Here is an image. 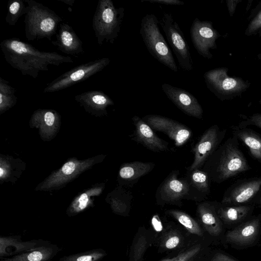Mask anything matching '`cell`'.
Wrapping results in <instances>:
<instances>
[{"label":"cell","instance_id":"cell-1","mask_svg":"<svg viewBox=\"0 0 261 261\" xmlns=\"http://www.w3.org/2000/svg\"><path fill=\"white\" fill-rule=\"evenodd\" d=\"M0 48L6 62L23 75L36 79L40 71H48V66L73 63L72 59L56 52L38 50L31 44L17 38L3 40Z\"/></svg>","mask_w":261,"mask_h":261},{"label":"cell","instance_id":"cell-2","mask_svg":"<svg viewBox=\"0 0 261 261\" xmlns=\"http://www.w3.org/2000/svg\"><path fill=\"white\" fill-rule=\"evenodd\" d=\"M234 135L221 143L202 169L211 180L220 184L251 169Z\"/></svg>","mask_w":261,"mask_h":261},{"label":"cell","instance_id":"cell-3","mask_svg":"<svg viewBox=\"0 0 261 261\" xmlns=\"http://www.w3.org/2000/svg\"><path fill=\"white\" fill-rule=\"evenodd\" d=\"M24 1L27 4L24 19L26 38L29 41L46 38L51 41L62 18L41 3L34 0Z\"/></svg>","mask_w":261,"mask_h":261},{"label":"cell","instance_id":"cell-4","mask_svg":"<svg viewBox=\"0 0 261 261\" xmlns=\"http://www.w3.org/2000/svg\"><path fill=\"white\" fill-rule=\"evenodd\" d=\"M125 9L116 8L111 0H99L93 17L92 28L97 42L113 44L118 37Z\"/></svg>","mask_w":261,"mask_h":261},{"label":"cell","instance_id":"cell-5","mask_svg":"<svg viewBox=\"0 0 261 261\" xmlns=\"http://www.w3.org/2000/svg\"><path fill=\"white\" fill-rule=\"evenodd\" d=\"M159 24V20L154 14H147L141 19L140 34L151 56L172 71L177 72L178 67Z\"/></svg>","mask_w":261,"mask_h":261},{"label":"cell","instance_id":"cell-6","mask_svg":"<svg viewBox=\"0 0 261 261\" xmlns=\"http://www.w3.org/2000/svg\"><path fill=\"white\" fill-rule=\"evenodd\" d=\"M228 70L227 67H219L208 70L203 75L207 88L222 101L240 97L251 85L248 80L229 76Z\"/></svg>","mask_w":261,"mask_h":261},{"label":"cell","instance_id":"cell-7","mask_svg":"<svg viewBox=\"0 0 261 261\" xmlns=\"http://www.w3.org/2000/svg\"><path fill=\"white\" fill-rule=\"evenodd\" d=\"M110 63V59L104 57L77 66L48 83L43 92L59 91L84 81L102 70Z\"/></svg>","mask_w":261,"mask_h":261},{"label":"cell","instance_id":"cell-8","mask_svg":"<svg viewBox=\"0 0 261 261\" xmlns=\"http://www.w3.org/2000/svg\"><path fill=\"white\" fill-rule=\"evenodd\" d=\"M159 24L166 35L180 68L188 71L192 70L193 64L189 46L172 14L164 12L159 20Z\"/></svg>","mask_w":261,"mask_h":261},{"label":"cell","instance_id":"cell-9","mask_svg":"<svg viewBox=\"0 0 261 261\" xmlns=\"http://www.w3.org/2000/svg\"><path fill=\"white\" fill-rule=\"evenodd\" d=\"M178 170H173L160 184L155 192L156 203L180 206L183 199L191 200L190 187L186 178L179 177Z\"/></svg>","mask_w":261,"mask_h":261},{"label":"cell","instance_id":"cell-10","mask_svg":"<svg viewBox=\"0 0 261 261\" xmlns=\"http://www.w3.org/2000/svg\"><path fill=\"white\" fill-rule=\"evenodd\" d=\"M226 133V129H221L217 124L207 128L192 149L194 160L191 165L186 168L187 171L202 168L209 157L221 144Z\"/></svg>","mask_w":261,"mask_h":261},{"label":"cell","instance_id":"cell-11","mask_svg":"<svg viewBox=\"0 0 261 261\" xmlns=\"http://www.w3.org/2000/svg\"><path fill=\"white\" fill-rule=\"evenodd\" d=\"M190 36L195 49L202 57L211 59L213 57L211 50L217 48V40L221 36L212 22L195 18L190 28Z\"/></svg>","mask_w":261,"mask_h":261},{"label":"cell","instance_id":"cell-12","mask_svg":"<svg viewBox=\"0 0 261 261\" xmlns=\"http://www.w3.org/2000/svg\"><path fill=\"white\" fill-rule=\"evenodd\" d=\"M142 118L152 129L167 135L174 141L176 146L184 145L191 138V129L172 119L155 114L147 115Z\"/></svg>","mask_w":261,"mask_h":261},{"label":"cell","instance_id":"cell-13","mask_svg":"<svg viewBox=\"0 0 261 261\" xmlns=\"http://www.w3.org/2000/svg\"><path fill=\"white\" fill-rule=\"evenodd\" d=\"M162 89L168 98L185 114L202 119L203 111L197 98L187 91L164 83Z\"/></svg>","mask_w":261,"mask_h":261},{"label":"cell","instance_id":"cell-14","mask_svg":"<svg viewBox=\"0 0 261 261\" xmlns=\"http://www.w3.org/2000/svg\"><path fill=\"white\" fill-rule=\"evenodd\" d=\"M132 120L135 127L130 136L133 140L153 152H159L169 150L168 143L159 138L142 118L135 115L132 118Z\"/></svg>","mask_w":261,"mask_h":261},{"label":"cell","instance_id":"cell-15","mask_svg":"<svg viewBox=\"0 0 261 261\" xmlns=\"http://www.w3.org/2000/svg\"><path fill=\"white\" fill-rule=\"evenodd\" d=\"M261 188V178H254L236 183L224 193L222 203L239 205L252 199Z\"/></svg>","mask_w":261,"mask_h":261},{"label":"cell","instance_id":"cell-16","mask_svg":"<svg viewBox=\"0 0 261 261\" xmlns=\"http://www.w3.org/2000/svg\"><path fill=\"white\" fill-rule=\"evenodd\" d=\"M94 161V160L89 159L84 161L67 162L60 170L46 179L41 185L40 189L47 190L66 183L77 174L88 168Z\"/></svg>","mask_w":261,"mask_h":261},{"label":"cell","instance_id":"cell-17","mask_svg":"<svg viewBox=\"0 0 261 261\" xmlns=\"http://www.w3.org/2000/svg\"><path fill=\"white\" fill-rule=\"evenodd\" d=\"M51 43L62 53L77 57L84 53L83 43L72 27L62 22L56 34V40Z\"/></svg>","mask_w":261,"mask_h":261},{"label":"cell","instance_id":"cell-18","mask_svg":"<svg viewBox=\"0 0 261 261\" xmlns=\"http://www.w3.org/2000/svg\"><path fill=\"white\" fill-rule=\"evenodd\" d=\"M74 99L86 111L98 116L107 114V108L114 105L113 100L100 90H91L77 94Z\"/></svg>","mask_w":261,"mask_h":261},{"label":"cell","instance_id":"cell-19","mask_svg":"<svg viewBox=\"0 0 261 261\" xmlns=\"http://www.w3.org/2000/svg\"><path fill=\"white\" fill-rule=\"evenodd\" d=\"M49 243L42 240L23 241L20 236L1 237L0 257L15 255Z\"/></svg>","mask_w":261,"mask_h":261},{"label":"cell","instance_id":"cell-20","mask_svg":"<svg viewBox=\"0 0 261 261\" xmlns=\"http://www.w3.org/2000/svg\"><path fill=\"white\" fill-rule=\"evenodd\" d=\"M152 162L133 161L121 165L118 174V180L120 186L132 187L139 179L150 173L154 168Z\"/></svg>","mask_w":261,"mask_h":261},{"label":"cell","instance_id":"cell-21","mask_svg":"<svg viewBox=\"0 0 261 261\" xmlns=\"http://www.w3.org/2000/svg\"><path fill=\"white\" fill-rule=\"evenodd\" d=\"M185 177L190 187L191 200L200 201L210 194L211 180L205 171L200 169L187 171Z\"/></svg>","mask_w":261,"mask_h":261},{"label":"cell","instance_id":"cell-22","mask_svg":"<svg viewBox=\"0 0 261 261\" xmlns=\"http://www.w3.org/2000/svg\"><path fill=\"white\" fill-rule=\"evenodd\" d=\"M62 250L51 243L15 255L1 258L0 261H50Z\"/></svg>","mask_w":261,"mask_h":261},{"label":"cell","instance_id":"cell-23","mask_svg":"<svg viewBox=\"0 0 261 261\" xmlns=\"http://www.w3.org/2000/svg\"><path fill=\"white\" fill-rule=\"evenodd\" d=\"M197 214L206 230L212 236L219 235L222 230L221 223L212 202L198 203Z\"/></svg>","mask_w":261,"mask_h":261},{"label":"cell","instance_id":"cell-24","mask_svg":"<svg viewBox=\"0 0 261 261\" xmlns=\"http://www.w3.org/2000/svg\"><path fill=\"white\" fill-rule=\"evenodd\" d=\"M232 134L249 149L255 159L261 162V137L254 130L247 127H232Z\"/></svg>","mask_w":261,"mask_h":261},{"label":"cell","instance_id":"cell-25","mask_svg":"<svg viewBox=\"0 0 261 261\" xmlns=\"http://www.w3.org/2000/svg\"><path fill=\"white\" fill-rule=\"evenodd\" d=\"M258 228V220H252L228 231L226 234V238L228 241L233 243L240 244H247L255 238Z\"/></svg>","mask_w":261,"mask_h":261},{"label":"cell","instance_id":"cell-26","mask_svg":"<svg viewBox=\"0 0 261 261\" xmlns=\"http://www.w3.org/2000/svg\"><path fill=\"white\" fill-rule=\"evenodd\" d=\"M110 198L112 209L115 213L121 215L128 214L133 198L132 192L120 185L112 192Z\"/></svg>","mask_w":261,"mask_h":261},{"label":"cell","instance_id":"cell-27","mask_svg":"<svg viewBox=\"0 0 261 261\" xmlns=\"http://www.w3.org/2000/svg\"><path fill=\"white\" fill-rule=\"evenodd\" d=\"M16 89L10 85L9 81L0 77V112L4 113L14 106L17 102L15 95Z\"/></svg>","mask_w":261,"mask_h":261},{"label":"cell","instance_id":"cell-28","mask_svg":"<svg viewBox=\"0 0 261 261\" xmlns=\"http://www.w3.org/2000/svg\"><path fill=\"white\" fill-rule=\"evenodd\" d=\"M166 213L176 219L190 233L199 236L203 235L202 231L196 221L186 213L178 210H168Z\"/></svg>","mask_w":261,"mask_h":261},{"label":"cell","instance_id":"cell-29","mask_svg":"<svg viewBox=\"0 0 261 261\" xmlns=\"http://www.w3.org/2000/svg\"><path fill=\"white\" fill-rule=\"evenodd\" d=\"M250 209V207L247 205H233L219 208L217 214L223 220L227 222H234L246 217Z\"/></svg>","mask_w":261,"mask_h":261},{"label":"cell","instance_id":"cell-30","mask_svg":"<svg viewBox=\"0 0 261 261\" xmlns=\"http://www.w3.org/2000/svg\"><path fill=\"white\" fill-rule=\"evenodd\" d=\"M106 255L105 250L96 248L64 256L60 258L59 261H101Z\"/></svg>","mask_w":261,"mask_h":261},{"label":"cell","instance_id":"cell-31","mask_svg":"<svg viewBox=\"0 0 261 261\" xmlns=\"http://www.w3.org/2000/svg\"><path fill=\"white\" fill-rule=\"evenodd\" d=\"M22 0H10L7 4L5 21L9 25H14L23 15L26 14L27 6Z\"/></svg>","mask_w":261,"mask_h":261},{"label":"cell","instance_id":"cell-32","mask_svg":"<svg viewBox=\"0 0 261 261\" xmlns=\"http://www.w3.org/2000/svg\"><path fill=\"white\" fill-rule=\"evenodd\" d=\"M101 188H97L95 190L89 191L81 195L72 203L67 210L69 216H74L85 210L91 202L90 198L94 195H98L101 193Z\"/></svg>","mask_w":261,"mask_h":261},{"label":"cell","instance_id":"cell-33","mask_svg":"<svg viewBox=\"0 0 261 261\" xmlns=\"http://www.w3.org/2000/svg\"><path fill=\"white\" fill-rule=\"evenodd\" d=\"M261 30V8L255 15L250 20L245 31L247 36L255 35Z\"/></svg>","mask_w":261,"mask_h":261},{"label":"cell","instance_id":"cell-34","mask_svg":"<svg viewBox=\"0 0 261 261\" xmlns=\"http://www.w3.org/2000/svg\"><path fill=\"white\" fill-rule=\"evenodd\" d=\"M147 247V240L144 237H140L136 242L133 252L135 260L139 261L143 256Z\"/></svg>","mask_w":261,"mask_h":261},{"label":"cell","instance_id":"cell-35","mask_svg":"<svg viewBox=\"0 0 261 261\" xmlns=\"http://www.w3.org/2000/svg\"><path fill=\"white\" fill-rule=\"evenodd\" d=\"M200 250V246L193 247L174 257L172 261H193Z\"/></svg>","mask_w":261,"mask_h":261},{"label":"cell","instance_id":"cell-36","mask_svg":"<svg viewBox=\"0 0 261 261\" xmlns=\"http://www.w3.org/2000/svg\"><path fill=\"white\" fill-rule=\"evenodd\" d=\"M181 243V238L177 233L172 232L168 234L163 242V246L168 249L176 248Z\"/></svg>","mask_w":261,"mask_h":261},{"label":"cell","instance_id":"cell-37","mask_svg":"<svg viewBox=\"0 0 261 261\" xmlns=\"http://www.w3.org/2000/svg\"><path fill=\"white\" fill-rule=\"evenodd\" d=\"M249 125H253L261 128V114L255 113L246 117V119L241 122L238 126L247 127Z\"/></svg>","mask_w":261,"mask_h":261},{"label":"cell","instance_id":"cell-38","mask_svg":"<svg viewBox=\"0 0 261 261\" xmlns=\"http://www.w3.org/2000/svg\"><path fill=\"white\" fill-rule=\"evenodd\" d=\"M141 2H146L150 3H155L166 5H183L185 4L184 2L179 0H141Z\"/></svg>","mask_w":261,"mask_h":261},{"label":"cell","instance_id":"cell-39","mask_svg":"<svg viewBox=\"0 0 261 261\" xmlns=\"http://www.w3.org/2000/svg\"><path fill=\"white\" fill-rule=\"evenodd\" d=\"M242 0H226V6L230 17H232L236 12L237 6Z\"/></svg>","mask_w":261,"mask_h":261},{"label":"cell","instance_id":"cell-40","mask_svg":"<svg viewBox=\"0 0 261 261\" xmlns=\"http://www.w3.org/2000/svg\"><path fill=\"white\" fill-rule=\"evenodd\" d=\"M212 261H236L232 258L223 254H218L213 259Z\"/></svg>","mask_w":261,"mask_h":261},{"label":"cell","instance_id":"cell-41","mask_svg":"<svg viewBox=\"0 0 261 261\" xmlns=\"http://www.w3.org/2000/svg\"><path fill=\"white\" fill-rule=\"evenodd\" d=\"M70 6H73L74 0H58Z\"/></svg>","mask_w":261,"mask_h":261},{"label":"cell","instance_id":"cell-42","mask_svg":"<svg viewBox=\"0 0 261 261\" xmlns=\"http://www.w3.org/2000/svg\"><path fill=\"white\" fill-rule=\"evenodd\" d=\"M252 2V1H249L247 5V6L246 7V11H248V9H249L250 6L251 5V3Z\"/></svg>","mask_w":261,"mask_h":261},{"label":"cell","instance_id":"cell-43","mask_svg":"<svg viewBox=\"0 0 261 261\" xmlns=\"http://www.w3.org/2000/svg\"><path fill=\"white\" fill-rule=\"evenodd\" d=\"M174 257H172V258H167L164 259L161 261H172L174 259Z\"/></svg>","mask_w":261,"mask_h":261},{"label":"cell","instance_id":"cell-44","mask_svg":"<svg viewBox=\"0 0 261 261\" xmlns=\"http://www.w3.org/2000/svg\"><path fill=\"white\" fill-rule=\"evenodd\" d=\"M257 58L258 59V60H261V52L259 53L257 55Z\"/></svg>","mask_w":261,"mask_h":261},{"label":"cell","instance_id":"cell-45","mask_svg":"<svg viewBox=\"0 0 261 261\" xmlns=\"http://www.w3.org/2000/svg\"><path fill=\"white\" fill-rule=\"evenodd\" d=\"M258 34L259 37L261 38V30L259 31Z\"/></svg>","mask_w":261,"mask_h":261},{"label":"cell","instance_id":"cell-46","mask_svg":"<svg viewBox=\"0 0 261 261\" xmlns=\"http://www.w3.org/2000/svg\"><path fill=\"white\" fill-rule=\"evenodd\" d=\"M259 204L261 205V196H260V197L259 198Z\"/></svg>","mask_w":261,"mask_h":261},{"label":"cell","instance_id":"cell-47","mask_svg":"<svg viewBox=\"0 0 261 261\" xmlns=\"http://www.w3.org/2000/svg\"><path fill=\"white\" fill-rule=\"evenodd\" d=\"M258 102L261 105V99L258 101Z\"/></svg>","mask_w":261,"mask_h":261}]
</instances>
